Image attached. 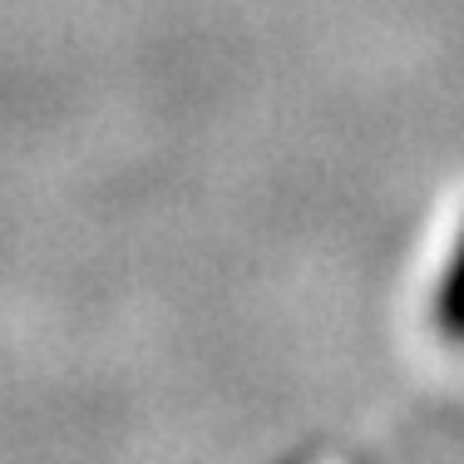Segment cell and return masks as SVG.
Masks as SVG:
<instances>
[{
    "label": "cell",
    "mask_w": 464,
    "mask_h": 464,
    "mask_svg": "<svg viewBox=\"0 0 464 464\" xmlns=\"http://www.w3.org/2000/svg\"><path fill=\"white\" fill-rule=\"evenodd\" d=\"M435 331L450 341V346H464V232L455 242V257L445 267V282L435 292V312H430Z\"/></svg>",
    "instance_id": "6da1fadb"
}]
</instances>
